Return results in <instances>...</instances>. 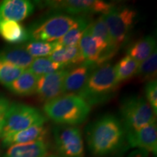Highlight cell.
Returning <instances> with one entry per match:
<instances>
[{
	"label": "cell",
	"instance_id": "6da1fadb",
	"mask_svg": "<svg viewBox=\"0 0 157 157\" xmlns=\"http://www.w3.org/2000/svg\"><path fill=\"white\" fill-rule=\"evenodd\" d=\"M86 140L93 156L105 157L121 150L127 142L126 132L120 119L106 114L88 125Z\"/></svg>",
	"mask_w": 157,
	"mask_h": 157
},
{
	"label": "cell",
	"instance_id": "7a4b0ae2",
	"mask_svg": "<svg viewBox=\"0 0 157 157\" xmlns=\"http://www.w3.org/2000/svg\"><path fill=\"white\" fill-rule=\"evenodd\" d=\"M91 106L76 94H64L44 103V112L59 125L75 126L83 123Z\"/></svg>",
	"mask_w": 157,
	"mask_h": 157
},
{
	"label": "cell",
	"instance_id": "3957f363",
	"mask_svg": "<svg viewBox=\"0 0 157 157\" xmlns=\"http://www.w3.org/2000/svg\"><path fill=\"white\" fill-rule=\"evenodd\" d=\"M119 84L115 66L106 62L94 69L83 88L76 95L80 96L90 106L98 105L113 98Z\"/></svg>",
	"mask_w": 157,
	"mask_h": 157
},
{
	"label": "cell",
	"instance_id": "277c9868",
	"mask_svg": "<svg viewBox=\"0 0 157 157\" xmlns=\"http://www.w3.org/2000/svg\"><path fill=\"white\" fill-rule=\"evenodd\" d=\"M81 16L50 10L34 21L27 29L29 41L56 42L74 27Z\"/></svg>",
	"mask_w": 157,
	"mask_h": 157
},
{
	"label": "cell",
	"instance_id": "5b68a950",
	"mask_svg": "<svg viewBox=\"0 0 157 157\" xmlns=\"http://www.w3.org/2000/svg\"><path fill=\"white\" fill-rule=\"evenodd\" d=\"M119 112L125 132H132L156 121V115L146 98L132 95L121 101Z\"/></svg>",
	"mask_w": 157,
	"mask_h": 157
},
{
	"label": "cell",
	"instance_id": "8992f818",
	"mask_svg": "<svg viewBox=\"0 0 157 157\" xmlns=\"http://www.w3.org/2000/svg\"><path fill=\"white\" fill-rule=\"evenodd\" d=\"M102 15L116 46L119 49L129 39L137 22V12L129 6L115 5Z\"/></svg>",
	"mask_w": 157,
	"mask_h": 157
},
{
	"label": "cell",
	"instance_id": "52a82bcc",
	"mask_svg": "<svg viewBox=\"0 0 157 157\" xmlns=\"http://www.w3.org/2000/svg\"><path fill=\"white\" fill-rule=\"evenodd\" d=\"M46 118L36 108L23 103L10 105L1 139L22 131L38 123H45Z\"/></svg>",
	"mask_w": 157,
	"mask_h": 157
},
{
	"label": "cell",
	"instance_id": "ba28073f",
	"mask_svg": "<svg viewBox=\"0 0 157 157\" xmlns=\"http://www.w3.org/2000/svg\"><path fill=\"white\" fill-rule=\"evenodd\" d=\"M42 7L72 15H101L109 13L115 5L101 0H50L39 2Z\"/></svg>",
	"mask_w": 157,
	"mask_h": 157
},
{
	"label": "cell",
	"instance_id": "9c48e42d",
	"mask_svg": "<svg viewBox=\"0 0 157 157\" xmlns=\"http://www.w3.org/2000/svg\"><path fill=\"white\" fill-rule=\"evenodd\" d=\"M52 132L56 149L62 157L85 156L83 137L78 127L57 125Z\"/></svg>",
	"mask_w": 157,
	"mask_h": 157
},
{
	"label": "cell",
	"instance_id": "30bf717a",
	"mask_svg": "<svg viewBox=\"0 0 157 157\" xmlns=\"http://www.w3.org/2000/svg\"><path fill=\"white\" fill-rule=\"evenodd\" d=\"M78 45L84 61L96 66L106 63L113 56L105 43L101 39L92 34L90 25L84 31Z\"/></svg>",
	"mask_w": 157,
	"mask_h": 157
},
{
	"label": "cell",
	"instance_id": "8fae6325",
	"mask_svg": "<svg viewBox=\"0 0 157 157\" xmlns=\"http://www.w3.org/2000/svg\"><path fill=\"white\" fill-rule=\"evenodd\" d=\"M68 71L63 68L38 78L36 93L41 101L47 103L63 95L64 80Z\"/></svg>",
	"mask_w": 157,
	"mask_h": 157
},
{
	"label": "cell",
	"instance_id": "7c38bea8",
	"mask_svg": "<svg viewBox=\"0 0 157 157\" xmlns=\"http://www.w3.org/2000/svg\"><path fill=\"white\" fill-rule=\"evenodd\" d=\"M126 140L132 148L146 150L156 156L157 154L156 121L135 132L127 133Z\"/></svg>",
	"mask_w": 157,
	"mask_h": 157
},
{
	"label": "cell",
	"instance_id": "4fadbf2b",
	"mask_svg": "<svg viewBox=\"0 0 157 157\" xmlns=\"http://www.w3.org/2000/svg\"><path fill=\"white\" fill-rule=\"evenodd\" d=\"M34 4L29 0H5L0 3V22H20L34 13Z\"/></svg>",
	"mask_w": 157,
	"mask_h": 157
},
{
	"label": "cell",
	"instance_id": "5bb4252c",
	"mask_svg": "<svg viewBox=\"0 0 157 157\" xmlns=\"http://www.w3.org/2000/svg\"><path fill=\"white\" fill-rule=\"evenodd\" d=\"M96 65L84 61L77 66L69 69L64 80V94H78L97 67Z\"/></svg>",
	"mask_w": 157,
	"mask_h": 157
},
{
	"label": "cell",
	"instance_id": "9a60e30c",
	"mask_svg": "<svg viewBox=\"0 0 157 157\" xmlns=\"http://www.w3.org/2000/svg\"><path fill=\"white\" fill-rule=\"evenodd\" d=\"M46 135L47 128L44 123H38L22 131L3 137L2 138V143L4 147L7 148L13 145L44 140Z\"/></svg>",
	"mask_w": 157,
	"mask_h": 157
},
{
	"label": "cell",
	"instance_id": "2e32d148",
	"mask_svg": "<svg viewBox=\"0 0 157 157\" xmlns=\"http://www.w3.org/2000/svg\"><path fill=\"white\" fill-rule=\"evenodd\" d=\"M48 151V144L40 140L7 147L2 157H44Z\"/></svg>",
	"mask_w": 157,
	"mask_h": 157
},
{
	"label": "cell",
	"instance_id": "e0dca14e",
	"mask_svg": "<svg viewBox=\"0 0 157 157\" xmlns=\"http://www.w3.org/2000/svg\"><path fill=\"white\" fill-rule=\"evenodd\" d=\"M0 36L11 44H21L29 41L28 30L15 21L0 22Z\"/></svg>",
	"mask_w": 157,
	"mask_h": 157
},
{
	"label": "cell",
	"instance_id": "ac0fdd59",
	"mask_svg": "<svg viewBox=\"0 0 157 157\" xmlns=\"http://www.w3.org/2000/svg\"><path fill=\"white\" fill-rule=\"evenodd\" d=\"M155 50H156V39L154 36L148 35L131 44L127 49V54L140 63L148 58Z\"/></svg>",
	"mask_w": 157,
	"mask_h": 157
},
{
	"label": "cell",
	"instance_id": "d6986e66",
	"mask_svg": "<svg viewBox=\"0 0 157 157\" xmlns=\"http://www.w3.org/2000/svg\"><path fill=\"white\" fill-rule=\"evenodd\" d=\"M34 60V58L22 46L4 49L0 51V60L10 63L23 70L28 69Z\"/></svg>",
	"mask_w": 157,
	"mask_h": 157
},
{
	"label": "cell",
	"instance_id": "ffe728a7",
	"mask_svg": "<svg viewBox=\"0 0 157 157\" xmlns=\"http://www.w3.org/2000/svg\"><path fill=\"white\" fill-rule=\"evenodd\" d=\"M38 77L28 70H25L19 77L7 86L13 93L20 96L31 95L36 93Z\"/></svg>",
	"mask_w": 157,
	"mask_h": 157
},
{
	"label": "cell",
	"instance_id": "44dd1931",
	"mask_svg": "<svg viewBox=\"0 0 157 157\" xmlns=\"http://www.w3.org/2000/svg\"><path fill=\"white\" fill-rule=\"evenodd\" d=\"M48 58L52 61L64 65L66 67L70 65H79L84 62L78 45L60 47Z\"/></svg>",
	"mask_w": 157,
	"mask_h": 157
},
{
	"label": "cell",
	"instance_id": "7402d4cb",
	"mask_svg": "<svg viewBox=\"0 0 157 157\" xmlns=\"http://www.w3.org/2000/svg\"><path fill=\"white\" fill-rule=\"evenodd\" d=\"M91 22V19L87 15H82L74 27H72L63 36L58 39L57 42L63 47L78 45L84 31Z\"/></svg>",
	"mask_w": 157,
	"mask_h": 157
},
{
	"label": "cell",
	"instance_id": "603a6c76",
	"mask_svg": "<svg viewBox=\"0 0 157 157\" xmlns=\"http://www.w3.org/2000/svg\"><path fill=\"white\" fill-rule=\"evenodd\" d=\"M90 28L92 34L101 39L107 45L110 52H111L114 56L119 49L117 48L112 37L111 36L107 25L104 21L103 15H100L95 21H92L90 24Z\"/></svg>",
	"mask_w": 157,
	"mask_h": 157
},
{
	"label": "cell",
	"instance_id": "cb8c5ba5",
	"mask_svg": "<svg viewBox=\"0 0 157 157\" xmlns=\"http://www.w3.org/2000/svg\"><path fill=\"white\" fill-rule=\"evenodd\" d=\"M33 58H47L52 55L58 49L61 45H60L58 42H39V41H29L22 45Z\"/></svg>",
	"mask_w": 157,
	"mask_h": 157
},
{
	"label": "cell",
	"instance_id": "d4e9b609",
	"mask_svg": "<svg viewBox=\"0 0 157 157\" xmlns=\"http://www.w3.org/2000/svg\"><path fill=\"white\" fill-rule=\"evenodd\" d=\"M66 66L64 65L52 61L48 58H34L27 70L39 78L46 74L63 69Z\"/></svg>",
	"mask_w": 157,
	"mask_h": 157
},
{
	"label": "cell",
	"instance_id": "484cf974",
	"mask_svg": "<svg viewBox=\"0 0 157 157\" xmlns=\"http://www.w3.org/2000/svg\"><path fill=\"white\" fill-rule=\"evenodd\" d=\"M139 63L128 56H124L115 65V72L119 83L135 75Z\"/></svg>",
	"mask_w": 157,
	"mask_h": 157
},
{
	"label": "cell",
	"instance_id": "4316f807",
	"mask_svg": "<svg viewBox=\"0 0 157 157\" xmlns=\"http://www.w3.org/2000/svg\"><path fill=\"white\" fill-rule=\"evenodd\" d=\"M24 71L10 63L0 60V83L7 87L19 77Z\"/></svg>",
	"mask_w": 157,
	"mask_h": 157
},
{
	"label": "cell",
	"instance_id": "83f0119b",
	"mask_svg": "<svg viewBox=\"0 0 157 157\" xmlns=\"http://www.w3.org/2000/svg\"><path fill=\"white\" fill-rule=\"evenodd\" d=\"M156 70L157 52L155 50L148 58L139 63L135 75L145 79H150L156 75Z\"/></svg>",
	"mask_w": 157,
	"mask_h": 157
},
{
	"label": "cell",
	"instance_id": "f1b7e54d",
	"mask_svg": "<svg viewBox=\"0 0 157 157\" xmlns=\"http://www.w3.org/2000/svg\"><path fill=\"white\" fill-rule=\"evenodd\" d=\"M146 101L152 108L155 114H157V82L156 79H151L147 82L146 87Z\"/></svg>",
	"mask_w": 157,
	"mask_h": 157
},
{
	"label": "cell",
	"instance_id": "f546056e",
	"mask_svg": "<svg viewBox=\"0 0 157 157\" xmlns=\"http://www.w3.org/2000/svg\"><path fill=\"white\" fill-rule=\"evenodd\" d=\"M10 104L11 103H10L8 99L3 97V96H0V138L2 137L5 119Z\"/></svg>",
	"mask_w": 157,
	"mask_h": 157
},
{
	"label": "cell",
	"instance_id": "4dcf8cb0",
	"mask_svg": "<svg viewBox=\"0 0 157 157\" xmlns=\"http://www.w3.org/2000/svg\"><path fill=\"white\" fill-rule=\"evenodd\" d=\"M127 157H150V153L146 150L136 148L132 151Z\"/></svg>",
	"mask_w": 157,
	"mask_h": 157
},
{
	"label": "cell",
	"instance_id": "1f68e13d",
	"mask_svg": "<svg viewBox=\"0 0 157 157\" xmlns=\"http://www.w3.org/2000/svg\"><path fill=\"white\" fill-rule=\"evenodd\" d=\"M44 157H60V156H56V155H47V156H45Z\"/></svg>",
	"mask_w": 157,
	"mask_h": 157
}]
</instances>
